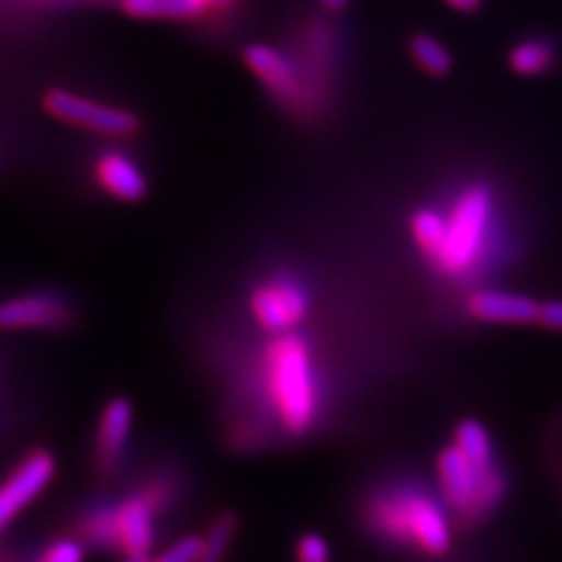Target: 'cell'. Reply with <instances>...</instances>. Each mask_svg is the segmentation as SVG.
Instances as JSON below:
<instances>
[{
  "label": "cell",
  "mask_w": 562,
  "mask_h": 562,
  "mask_svg": "<svg viewBox=\"0 0 562 562\" xmlns=\"http://www.w3.org/2000/svg\"><path fill=\"white\" fill-rule=\"evenodd\" d=\"M262 371L281 427L295 436L310 431L319 417L322 386L307 340L297 333L277 336L266 349Z\"/></svg>",
  "instance_id": "6da1fadb"
},
{
  "label": "cell",
  "mask_w": 562,
  "mask_h": 562,
  "mask_svg": "<svg viewBox=\"0 0 562 562\" xmlns=\"http://www.w3.org/2000/svg\"><path fill=\"white\" fill-rule=\"evenodd\" d=\"M371 522L386 539L415 543L429 555H443L452 543L446 506L417 487H396L371 504Z\"/></svg>",
  "instance_id": "7a4b0ae2"
},
{
  "label": "cell",
  "mask_w": 562,
  "mask_h": 562,
  "mask_svg": "<svg viewBox=\"0 0 562 562\" xmlns=\"http://www.w3.org/2000/svg\"><path fill=\"white\" fill-rule=\"evenodd\" d=\"M492 211H495V200H492V190L487 186H471L462 190V195L454 200L450 214L446 216V241L431 260L438 272L464 277L476 266L487 246Z\"/></svg>",
  "instance_id": "3957f363"
},
{
  "label": "cell",
  "mask_w": 562,
  "mask_h": 562,
  "mask_svg": "<svg viewBox=\"0 0 562 562\" xmlns=\"http://www.w3.org/2000/svg\"><path fill=\"white\" fill-rule=\"evenodd\" d=\"M312 310V293L301 279L289 272L266 277L249 295V312L254 322L274 336L293 333Z\"/></svg>",
  "instance_id": "277c9868"
},
{
  "label": "cell",
  "mask_w": 562,
  "mask_h": 562,
  "mask_svg": "<svg viewBox=\"0 0 562 562\" xmlns=\"http://www.w3.org/2000/svg\"><path fill=\"white\" fill-rule=\"evenodd\" d=\"M43 109L49 117L66 122L70 127L109 138H130L140 130L138 117L132 111L122 109V105L87 99L78 92L61 90V87L45 92Z\"/></svg>",
  "instance_id": "5b68a950"
},
{
  "label": "cell",
  "mask_w": 562,
  "mask_h": 562,
  "mask_svg": "<svg viewBox=\"0 0 562 562\" xmlns=\"http://www.w3.org/2000/svg\"><path fill=\"white\" fill-rule=\"evenodd\" d=\"M244 66L251 70L254 78L262 85L281 109L301 111L305 101V82L297 68V61L289 52L279 49L270 43H249L241 49Z\"/></svg>",
  "instance_id": "8992f818"
},
{
  "label": "cell",
  "mask_w": 562,
  "mask_h": 562,
  "mask_svg": "<svg viewBox=\"0 0 562 562\" xmlns=\"http://www.w3.org/2000/svg\"><path fill=\"white\" fill-rule=\"evenodd\" d=\"M55 479V460L49 452L35 450L14 469L12 476L0 485V532L20 516L24 508L38 499Z\"/></svg>",
  "instance_id": "52a82bcc"
},
{
  "label": "cell",
  "mask_w": 562,
  "mask_h": 562,
  "mask_svg": "<svg viewBox=\"0 0 562 562\" xmlns=\"http://www.w3.org/2000/svg\"><path fill=\"white\" fill-rule=\"evenodd\" d=\"M70 307L57 293L33 291L0 303V330H55L70 322Z\"/></svg>",
  "instance_id": "ba28073f"
},
{
  "label": "cell",
  "mask_w": 562,
  "mask_h": 562,
  "mask_svg": "<svg viewBox=\"0 0 562 562\" xmlns=\"http://www.w3.org/2000/svg\"><path fill=\"white\" fill-rule=\"evenodd\" d=\"M483 479L454 443L438 454V485L443 502L457 514H476Z\"/></svg>",
  "instance_id": "9c48e42d"
},
{
  "label": "cell",
  "mask_w": 562,
  "mask_h": 562,
  "mask_svg": "<svg viewBox=\"0 0 562 562\" xmlns=\"http://www.w3.org/2000/svg\"><path fill=\"white\" fill-rule=\"evenodd\" d=\"M94 181L105 195L136 204L148 195V179L140 165L125 150H105L94 162Z\"/></svg>",
  "instance_id": "30bf717a"
},
{
  "label": "cell",
  "mask_w": 562,
  "mask_h": 562,
  "mask_svg": "<svg viewBox=\"0 0 562 562\" xmlns=\"http://www.w3.org/2000/svg\"><path fill=\"white\" fill-rule=\"evenodd\" d=\"M539 307L532 295L502 289H479L467 305L473 319L485 324H532L539 319Z\"/></svg>",
  "instance_id": "8fae6325"
},
{
  "label": "cell",
  "mask_w": 562,
  "mask_h": 562,
  "mask_svg": "<svg viewBox=\"0 0 562 562\" xmlns=\"http://www.w3.org/2000/svg\"><path fill=\"white\" fill-rule=\"evenodd\" d=\"M134 429V406L125 396L105 403L97 429V462L101 469H113L125 454Z\"/></svg>",
  "instance_id": "7c38bea8"
},
{
  "label": "cell",
  "mask_w": 562,
  "mask_h": 562,
  "mask_svg": "<svg viewBox=\"0 0 562 562\" xmlns=\"http://www.w3.org/2000/svg\"><path fill=\"white\" fill-rule=\"evenodd\" d=\"M155 539L153 504L146 497H130L115 508V543L127 558H148Z\"/></svg>",
  "instance_id": "4fadbf2b"
},
{
  "label": "cell",
  "mask_w": 562,
  "mask_h": 562,
  "mask_svg": "<svg viewBox=\"0 0 562 562\" xmlns=\"http://www.w3.org/2000/svg\"><path fill=\"white\" fill-rule=\"evenodd\" d=\"M120 8L134 20L198 22L211 12L209 0H120Z\"/></svg>",
  "instance_id": "5bb4252c"
},
{
  "label": "cell",
  "mask_w": 562,
  "mask_h": 562,
  "mask_svg": "<svg viewBox=\"0 0 562 562\" xmlns=\"http://www.w3.org/2000/svg\"><path fill=\"white\" fill-rule=\"evenodd\" d=\"M454 446L464 452L467 460L479 471V476L487 481L495 467V446H492L490 431L481 425L479 419H464L454 429Z\"/></svg>",
  "instance_id": "9a60e30c"
},
{
  "label": "cell",
  "mask_w": 562,
  "mask_h": 562,
  "mask_svg": "<svg viewBox=\"0 0 562 562\" xmlns=\"http://www.w3.org/2000/svg\"><path fill=\"white\" fill-rule=\"evenodd\" d=\"M555 64V47L549 41L539 38H527L508 52V66L516 70L518 76L525 78H537L549 74Z\"/></svg>",
  "instance_id": "2e32d148"
},
{
  "label": "cell",
  "mask_w": 562,
  "mask_h": 562,
  "mask_svg": "<svg viewBox=\"0 0 562 562\" xmlns=\"http://www.w3.org/2000/svg\"><path fill=\"white\" fill-rule=\"evenodd\" d=\"M411 235L417 249L431 262L446 241V216L436 209H417L411 218Z\"/></svg>",
  "instance_id": "e0dca14e"
},
{
  "label": "cell",
  "mask_w": 562,
  "mask_h": 562,
  "mask_svg": "<svg viewBox=\"0 0 562 562\" xmlns=\"http://www.w3.org/2000/svg\"><path fill=\"white\" fill-rule=\"evenodd\" d=\"M408 49H411L413 61L434 78H443L452 70V57L448 47L441 41H436L429 33L413 35Z\"/></svg>",
  "instance_id": "ac0fdd59"
},
{
  "label": "cell",
  "mask_w": 562,
  "mask_h": 562,
  "mask_svg": "<svg viewBox=\"0 0 562 562\" xmlns=\"http://www.w3.org/2000/svg\"><path fill=\"white\" fill-rule=\"evenodd\" d=\"M235 537V520L231 516H223L214 522L209 535L204 537V551L198 562H223L227 549H231Z\"/></svg>",
  "instance_id": "d6986e66"
},
{
  "label": "cell",
  "mask_w": 562,
  "mask_h": 562,
  "mask_svg": "<svg viewBox=\"0 0 562 562\" xmlns=\"http://www.w3.org/2000/svg\"><path fill=\"white\" fill-rule=\"evenodd\" d=\"M204 551V539L202 537H186L176 541L169 551H165L160 558L153 562H198Z\"/></svg>",
  "instance_id": "ffe728a7"
},
{
  "label": "cell",
  "mask_w": 562,
  "mask_h": 562,
  "mask_svg": "<svg viewBox=\"0 0 562 562\" xmlns=\"http://www.w3.org/2000/svg\"><path fill=\"white\" fill-rule=\"evenodd\" d=\"M330 551L322 535H305L297 541V562H328Z\"/></svg>",
  "instance_id": "44dd1931"
},
{
  "label": "cell",
  "mask_w": 562,
  "mask_h": 562,
  "mask_svg": "<svg viewBox=\"0 0 562 562\" xmlns=\"http://www.w3.org/2000/svg\"><path fill=\"white\" fill-rule=\"evenodd\" d=\"M82 560H85V551L80 543L74 539H61L57 543H52L41 562H82Z\"/></svg>",
  "instance_id": "7402d4cb"
},
{
  "label": "cell",
  "mask_w": 562,
  "mask_h": 562,
  "mask_svg": "<svg viewBox=\"0 0 562 562\" xmlns=\"http://www.w3.org/2000/svg\"><path fill=\"white\" fill-rule=\"evenodd\" d=\"M541 326L562 330V301H549L539 307V319Z\"/></svg>",
  "instance_id": "603a6c76"
},
{
  "label": "cell",
  "mask_w": 562,
  "mask_h": 562,
  "mask_svg": "<svg viewBox=\"0 0 562 562\" xmlns=\"http://www.w3.org/2000/svg\"><path fill=\"white\" fill-rule=\"evenodd\" d=\"M446 3L457 12H476L483 8L485 0H446Z\"/></svg>",
  "instance_id": "cb8c5ba5"
},
{
  "label": "cell",
  "mask_w": 562,
  "mask_h": 562,
  "mask_svg": "<svg viewBox=\"0 0 562 562\" xmlns=\"http://www.w3.org/2000/svg\"><path fill=\"white\" fill-rule=\"evenodd\" d=\"M324 3V8H328L330 12H340V10H345L347 5H349V0H322Z\"/></svg>",
  "instance_id": "d4e9b609"
},
{
  "label": "cell",
  "mask_w": 562,
  "mask_h": 562,
  "mask_svg": "<svg viewBox=\"0 0 562 562\" xmlns=\"http://www.w3.org/2000/svg\"><path fill=\"white\" fill-rule=\"evenodd\" d=\"M125 562H148V558H127Z\"/></svg>",
  "instance_id": "484cf974"
},
{
  "label": "cell",
  "mask_w": 562,
  "mask_h": 562,
  "mask_svg": "<svg viewBox=\"0 0 562 562\" xmlns=\"http://www.w3.org/2000/svg\"><path fill=\"white\" fill-rule=\"evenodd\" d=\"M211 3V8H218V5H223V0H209Z\"/></svg>",
  "instance_id": "4316f807"
}]
</instances>
